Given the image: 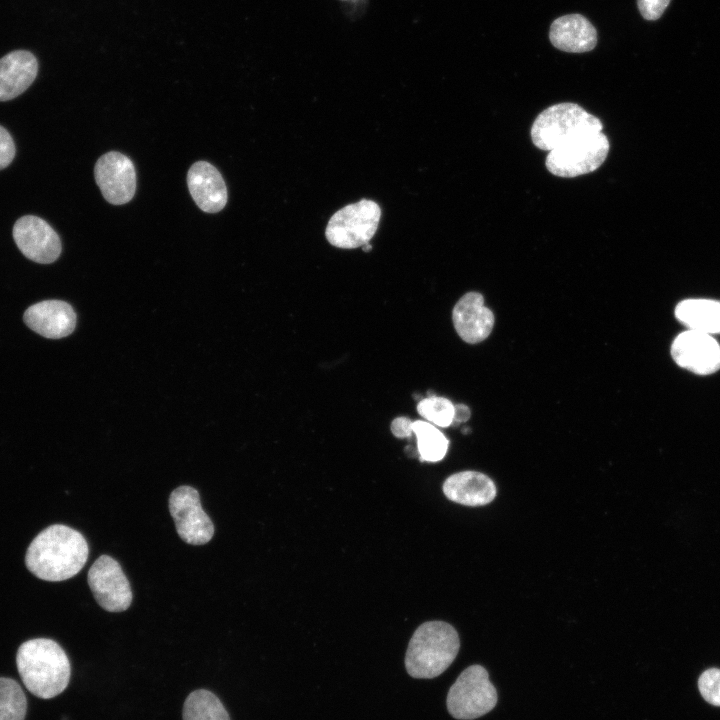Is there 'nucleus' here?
<instances>
[{"instance_id": "f257e3e1", "label": "nucleus", "mask_w": 720, "mask_h": 720, "mask_svg": "<svg viewBox=\"0 0 720 720\" xmlns=\"http://www.w3.org/2000/svg\"><path fill=\"white\" fill-rule=\"evenodd\" d=\"M88 555V543L79 531L54 524L32 540L26 551L25 564L37 578L59 582L79 573Z\"/></svg>"}, {"instance_id": "f03ea898", "label": "nucleus", "mask_w": 720, "mask_h": 720, "mask_svg": "<svg viewBox=\"0 0 720 720\" xmlns=\"http://www.w3.org/2000/svg\"><path fill=\"white\" fill-rule=\"evenodd\" d=\"M16 664L25 687L36 697L53 698L69 684L70 661L54 640L35 638L25 641L18 648Z\"/></svg>"}, {"instance_id": "7ed1b4c3", "label": "nucleus", "mask_w": 720, "mask_h": 720, "mask_svg": "<svg viewBox=\"0 0 720 720\" xmlns=\"http://www.w3.org/2000/svg\"><path fill=\"white\" fill-rule=\"evenodd\" d=\"M460 648L455 628L443 621L421 624L412 635L405 654V668L413 678L432 679L455 660Z\"/></svg>"}, {"instance_id": "20e7f679", "label": "nucleus", "mask_w": 720, "mask_h": 720, "mask_svg": "<svg viewBox=\"0 0 720 720\" xmlns=\"http://www.w3.org/2000/svg\"><path fill=\"white\" fill-rule=\"evenodd\" d=\"M603 124L599 118L575 103H558L544 109L531 127L533 144L544 151L586 133L600 132Z\"/></svg>"}, {"instance_id": "39448f33", "label": "nucleus", "mask_w": 720, "mask_h": 720, "mask_svg": "<svg viewBox=\"0 0 720 720\" xmlns=\"http://www.w3.org/2000/svg\"><path fill=\"white\" fill-rule=\"evenodd\" d=\"M609 140L602 132L580 135L548 152L546 168L555 176L572 178L591 173L605 161Z\"/></svg>"}, {"instance_id": "423d86ee", "label": "nucleus", "mask_w": 720, "mask_h": 720, "mask_svg": "<svg viewBox=\"0 0 720 720\" xmlns=\"http://www.w3.org/2000/svg\"><path fill=\"white\" fill-rule=\"evenodd\" d=\"M497 691L481 665H471L461 672L450 687L446 705L452 717L472 720L490 712L497 703Z\"/></svg>"}, {"instance_id": "0eeeda50", "label": "nucleus", "mask_w": 720, "mask_h": 720, "mask_svg": "<svg viewBox=\"0 0 720 720\" xmlns=\"http://www.w3.org/2000/svg\"><path fill=\"white\" fill-rule=\"evenodd\" d=\"M381 217L379 205L367 199L349 204L334 213L328 221V242L342 249L364 246L375 235Z\"/></svg>"}, {"instance_id": "6e6552de", "label": "nucleus", "mask_w": 720, "mask_h": 720, "mask_svg": "<svg viewBox=\"0 0 720 720\" xmlns=\"http://www.w3.org/2000/svg\"><path fill=\"white\" fill-rule=\"evenodd\" d=\"M169 511L184 542L203 545L212 539L214 525L203 510L195 488L187 485L175 488L169 497Z\"/></svg>"}, {"instance_id": "1a4fd4ad", "label": "nucleus", "mask_w": 720, "mask_h": 720, "mask_svg": "<svg viewBox=\"0 0 720 720\" xmlns=\"http://www.w3.org/2000/svg\"><path fill=\"white\" fill-rule=\"evenodd\" d=\"M88 585L97 603L106 611L122 612L132 602V590L120 564L108 555H101L90 567Z\"/></svg>"}, {"instance_id": "9d476101", "label": "nucleus", "mask_w": 720, "mask_h": 720, "mask_svg": "<svg viewBox=\"0 0 720 720\" xmlns=\"http://www.w3.org/2000/svg\"><path fill=\"white\" fill-rule=\"evenodd\" d=\"M95 181L105 198L113 205L128 203L136 191L133 162L124 154L110 151L102 155L94 168Z\"/></svg>"}, {"instance_id": "9b49d317", "label": "nucleus", "mask_w": 720, "mask_h": 720, "mask_svg": "<svg viewBox=\"0 0 720 720\" xmlns=\"http://www.w3.org/2000/svg\"><path fill=\"white\" fill-rule=\"evenodd\" d=\"M676 364L698 375H709L720 369V345L712 335L686 330L671 345Z\"/></svg>"}, {"instance_id": "f8f14e48", "label": "nucleus", "mask_w": 720, "mask_h": 720, "mask_svg": "<svg viewBox=\"0 0 720 720\" xmlns=\"http://www.w3.org/2000/svg\"><path fill=\"white\" fill-rule=\"evenodd\" d=\"M13 238L23 255L34 262L52 263L61 254L62 245L58 234L37 216L19 218L13 227Z\"/></svg>"}, {"instance_id": "ddd939ff", "label": "nucleus", "mask_w": 720, "mask_h": 720, "mask_svg": "<svg viewBox=\"0 0 720 720\" xmlns=\"http://www.w3.org/2000/svg\"><path fill=\"white\" fill-rule=\"evenodd\" d=\"M454 328L460 338L470 344L485 340L494 326V315L484 305V298L478 292L464 294L452 310Z\"/></svg>"}, {"instance_id": "4468645a", "label": "nucleus", "mask_w": 720, "mask_h": 720, "mask_svg": "<svg viewBox=\"0 0 720 720\" xmlns=\"http://www.w3.org/2000/svg\"><path fill=\"white\" fill-rule=\"evenodd\" d=\"M187 185L196 205L204 212L217 213L227 203V189L220 172L209 162L197 161L188 170Z\"/></svg>"}, {"instance_id": "2eb2a0df", "label": "nucleus", "mask_w": 720, "mask_h": 720, "mask_svg": "<svg viewBox=\"0 0 720 720\" xmlns=\"http://www.w3.org/2000/svg\"><path fill=\"white\" fill-rule=\"evenodd\" d=\"M24 321L41 336L59 339L73 332L76 314L64 301L46 300L30 306L24 313Z\"/></svg>"}, {"instance_id": "dca6fc26", "label": "nucleus", "mask_w": 720, "mask_h": 720, "mask_svg": "<svg viewBox=\"0 0 720 720\" xmlns=\"http://www.w3.org/2000/svg\"><path fill=\"white\" fill-rule=\"evenodd\" d=\"M549 39L552 45L561 51L583 53L595 48L597 32L586 17L569 14L552 22Z\"/></svg>"}, {"instance_id": "f3484780", "label": "nucleus", "mask_w": 720, "mask_h": 720, "mask_svg": "<svg viewBox=\"0 0 720 720\" xmlns=\"http://www.w3.org/2000/svg\"><path fill=\"white\" fill-rule=\"evenodd\" d=\"M494 482L477 471H461L450 475L443 483V493L451 501L465 506H482L496 496Z\"/></svg>"}, {"instance_id": "a211bd4d", "label": "nucleus", "mask_w": 720, "mask_h": 720, "mask_svg": "<svg viewBox=\"0 0 720 720\" xmlns=\"http://www.w3.org/2000/svg\"><path fill=\"white\" fill-rule=\"evenodd\" d=\"M38 72L35 56L25 50L13 51L0 59V101L11 100L33 83Z\"/></svg>"}, {"instance_id": "6ab92c4d", "label": "nucleus", "mask_w": 720, "mask_h": 720, "mask_svg": "<svg viewBox=\"0 0 720 720\" xmlns=\"http://www.w3.org/2000/svg\"><path fill=\"white\" fill-rule=\"evenodd\" d=\"M675 317L689 330L709 335L720 334V301L686 299L675 308Z\"/></svg>"}, {"instance_id": "aec40b11", "label": "nucleus", "mask_w": 720, "mask_h": 720, "mask_svg": "<svg viewBox=\"0 0 720 720\" xmlns=\"http://www.w3.org/2000/svg\"><path fill=\"white\" fill-rule=\"evenodd\" d=\"M411 431L417 439L420 461L438 462L445 457L449 440L435 425L428 421L415 420L411 422Z\"/></svg>"}, {"instance_id": "412c9836", "label": "nucleus", "mask_w": 720, "mask_h": 720, "mask_svg": "<svg viewBox=\"0 0 720 720\" xmlns=\"http://www.w3.org/2000/svg\"><path fill=\"white\" fill-rule=\"evenodd\" d=\"M183 720H231L221 700L211 691L197 689L184 701Z\"/></svg>"}, {"instance_id": "4be33fe9", "label": "nucleus", "mask_w": 720, "mask_h": 720, "mask_svg": "<svg viewBox=\"0 0 720 720\" xmlns=\"http://www.w3.org/2000/svg\"><path fill=\"white\" fill-rule=\"evenodd\" d=\"M27 699L21 686L13 679L0 677V720H24Z\"/></svg>"}, {"instance_id": "5701e85b", "label": "nucleus", "mask_w": 720, "mask_h": 720, "mask_svg": "<svg viewBox=\"0 0 720 720\" xmlns=\"http://www.w3.org/2000/svg\"><path fill=\"white\" fill-rule=\"evenodd\" d=\"M418 414L435 426L446 428L452 425L454 404L436 395L422 398L417 404Z\"/></svg>"}, {"instance_id": "b1692460", "label": "nucleus", "mask_w": 720, "mask_h": 720, "mask_svg": "<svg viewBox=\"0 0 720 720\" xmlns=\"http://www.w3.org/2000/svg\"><path fill=\"white\" fill-rule=\"evenodd\" d=\"M698 687L707 702L720 706V669L704 671L699 678Z\"/></svg>"}, {"instance_id": "393cba45", "label": "nucleus", "mask_w": 720, "mask_h": 720, "mask_svg": "<svg viewBox=\"0 0 720 720\" xmlns=\"http://www.w3.org/2000/svg\"><path fill=\"white\" fill-rule=\"evenodd\" d=\"M670 0H637L638 9L646 20H656L660 18Z\"/></svg>"}, {"instance_id": "a878e982", "label": "nucleus", "mask_w": 720, "mask_h": 720, "mask_svg": "<svg viewBox=\"0 0 720 720\" xmlns=\"http://www.w3.org/2000/svg\"><path fill=\"white\" fill-rule=\"evenodd\" d=\"M15 156V145L8 131L0 126V170L7 167Z\"/></svg>"}, {"instance_id": "bb28decb", "label": "nucleus", "mask_w": 720, "mask_h": 720, "mask_svg": "<svg viewBox=\"0 0 720 720\" xmlns=\"http://www.w3.org/2000/svg\"><path fill=\"white\" fill-rule=\"evenodd\" d=\"M411 422L407 417L400 416L391 422V432L397 438H410L412 436Z\"/></svg>"}, {"instance_id": "cd10ccee", "label": "nucleus", "mask_w": 720, "mask_h": 720, "mask_svg": "<svg viewBox=\"0 0 720 720\" xmlns=\"http://www.w3.org/2000/svg\"><path fill=\"white\" fill-rule=\"evenodd\" d=\"M470 416L471 411L468 406L464 404H456L454 405V418L452 425L466 422Z\"/></svg>"}, {"instance_id": "c85d7f7f", "label": "nucleus", "mask_w": 720, "mask_h": 720, "mask_svg": "<svg viewBox=\"0 0 720 720\" xmlns=\"http://www.w3.org/2000/svg\"><path fill=\"white\" fill-rule=\"evenodd\" d=\"M362 247H363L362 249H363L364 252H369V251H371V249H372V245H371V244H368V243L365 244V245L362 246Z\"/></svg>"}, {"instance_id": "c756f323", "label": "nucleus", "mask_w": 720, "mask_h": 720, "mask_svg": "<svg viewBox=\"0 0 720 720\" xmlns=\"http://www.w3.org/2000/svg\"><path fill=\"white\" fill-rule=\"evenodd\" d=\"M342 1H355V0H342Z\"/></svg>"}]
</instances>
